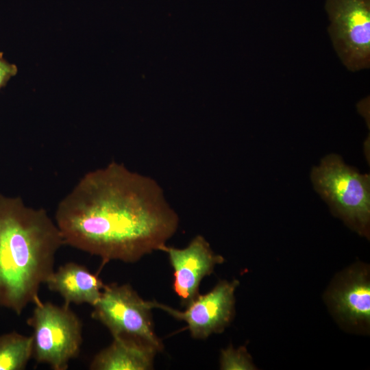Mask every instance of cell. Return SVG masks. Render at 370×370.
I'll use <instances>...</instances> for the list:
<instances>
[{
    "mask_svg": "<svg viewBox=\"0 0 370 370\" xmlns=\"http://www.w3.org/2000/svg\"><path fill=\"white\" fill-rule=\"evenodd\" d=\"M158 351L136 338L117 336L92 360L91 370H148L153 367Z\"/></svg>",
    "mask_w": 370,
    "mask_h": 370,
    "instance_id": "cell-11",
    "label": "cell"
},
{
    "mask_svg": "<svg viewBox=\"0 0 370 370\" xmlns=\"http://www.w3.org/2000/svg\"><path fill=\"white\" fill-rule=\"evenodd\" d=\"M62 245L60 231L45 210L0 195V307L20 315L36 304Z\"/></svg>",
    "mask_w": 370,
    "mask_h": 370,
    "instance_id": "cell-2",
    "label": "cell"
},
{
    "mask_svg": "<svg viewBox=\"0 0 370 370\" xmlns=\"http://www.w3.org/2000/svg\"><path fill=\"white\" fill-rule=\"evenodd\" d=\"M160 251L168 256L173 270V291L185 306L199 295V287L203 278L224 261L221 256L214 254L201 235L195 236L184 248L165 245Z\"/></svg>",
    "mask_w": 370,
    "mask_h": 370,
    "instance_id": "cell-8",
    "label": "cell"
},
{
    "mask_svg": "<svg viewBox=\"0 0 370 370\" xmlns=\"http://www.w3.org/2000/svg\"><path fill=\"white\" fill-rule=\"evenodd\" d=\"M238 281H220L210 292L199 295L184 311L151 301L152 308H160L177 319L184 321L191 336L204 339L220 333L230 323L234 314V293Z\"/></svg>",
    "mask_w": 370,
    "mask_h": 370,
    "instance_id": "cell-7",
    "label": "cell"
},
{
    "mask_svg": "<svg viewBox=\"0 0 370 370\" xmlns=\"http://www.w3.org/2000/svg\"><path fill=\"white\" fill-rule=\"evenodd\" d=\"M55 222L64 245L103 263H134L166 245L179 217L158 182L113 161L79 180L58 204Z\"/></svg>",
    "mask_w": 370,
    "mask_h": 370,
    "instance_id": "cell-1",
    "label": "cell"
},
{
    "mask_svg": "<svg viewBox=\"0 0 370 370\" xmlns=\"http://www.w3.org/2000/svg\"><path fill=\"white\" fill-rule=\"evenodd\" d=\"M311 180L316 190L332 212L361 235L369 236L370 178L347 165L336 154L323 158L312 169Z\"/></svg>",
    "mask_w": 370,
    "mask_h": 370,
    "instance_id": "cell-3",
    "label": "cell"
},
{
    "mask_svg": "<svg viewBox=\"0 0 370 370\" xmlns=\"http://www.w3.org/2000/svg\"><path fill=\"white\" fill-rule=\"evenodd\" d=\"M92 317L110 331L112 337L130 336L142 340L161 351L155 333L151 301L143 300L129 284H105L92 306Z\"/></svg>",
    "mask_w": 370,
    "mask_h": 370,
    "instance_id": "cell-6",
    "label": "cell"
},
{
    "mask_svg": "<svg viewBox=\"0 0 370 370\" xmlns=\"http://www.w3.org/2000/svg\"><path fill=\"white\" fill-rule=\"evenodd\" d=\"M27 323L33 330V357L53 370H66L80 352L82 323L69 304L39 299Z\"/></svg>",
    "mask_w": 370,
    "mask_h": 370,
    "instance_id": "cell-4",
    "label": "cell"
},
{
    "mask_svg": "<svg viewBox=\"0 0 370 370\" xmlns=\"http://www.w3.org/2000/svg\"><path fill=\"white\" fill-rule=\"evenodd\" d=\"M328 32L341 63L349 71L370 67V0H325Z\"/></svg>",
    "mask_w": 370,
    "mask_h": 370,
    "instance_id": "cell-5",
    "label": "cell"
},
{
    "mask_svg": "<svg viewBox=\"0 0 370 370\" xmlns=\"http://www.w3.org/2000/svg\"><path fill=\"white\" fill-rule=\"evenodd\" d=\"M220 367L224 370L255 369L251 356L243 347L234 349L232 345L221 351Z\"/></svg>",
    "mask_w": 370,
    "mask_h": 370,
    "instance_id": "cell-13",
    "label": "cell"
},
{
    "mask_svg": "<svg viewBox=\"0 0 370 370\" xmlns=\"http://www.w3.org/2000/svg\"><path fill=\"white\" fill-rule=\"evenodd\" d=\"M32 356V336L15 331L0 335V370L25 369Z\"/></svg>",
    "mask_w": 370,
    "mask_h": 370,
    "instance_id": "cell-12",
    "label": "cell"
},
{
    "mask_svg": "<svg viewBox=\"0 0 370 370\" xmlns=\"http://www.w3.org/2000/svg\"><path fill=\"white\" fill-rule=\"evenodd\" d=\"M0 52V89L4 87L11 77L16 75L18 68L15 64L7 62Z\"/></svg>",
    "mask_w": 370,
    "mask_h": 370,
    "instance_id": "cell-14",
    "label": "cell"
},
{
    "mask_svg": "<svg viewBox=\"0 0 370 370\" xmlns=\"http://www.w3.org/2000/svg\"><path fill=\"white\" fill-rule=\"evenodd\" d=\"M335 314L353 326L367 327L370 322V283L367 269L349 270L329 294Z\"/></svg>",
    "mask_w": 370,
    "mask_h": 370,
    "instance_id": "cell-9",
    "label": "cell"
},
{
    "mask_svg": "<svg viewBox=\"0 0 370 370\" xmlns=\"http://www.w3.org/2000/svg\"><path fill=\"white\" fill-rule=\"evenodd\" d=\"M45 284L51 291L58 293L66 304H88L92 306L99 300L105 286L97 275L73 262L54 270Z\"/></svg>",
    "mask_w": 370,
    "mask_h": 370,
    "instance_id": "cell-10",
    "label": "cell"
}]
</instances>
